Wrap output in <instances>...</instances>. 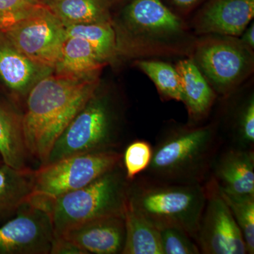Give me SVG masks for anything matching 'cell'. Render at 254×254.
<instances>
[{
  "mask_svg": "<svg viewBox=\"0 0 254 254\" xmlns=\"http://www.w3.org/2000/svg\"><path fill=\"white\" fill-rule=\"evenodd\" d=\"M124 217L126 237L122 254H163L156 227L127 203Z\"/></svg>",
  "mask_w": 254,
  "mask_h": 254,
  "instance_id": "cell-19",
  "label": "cell"
},
{
  "mask_svg": "<svg viewBox=\"0 0 254 254\" xmlns=\"http://www.w3.org/2000/svg\"><path fill=\"white\" fill-rule=\"evenodd\" d=\"M136 65L153 81L163 98L183 101L181 81L175 67L155 60H140Z\"/></svg>",
  "mask_w": 254,
  "mask_h": 254,
  "instance_id": "cell-23",
  "label": "cell"
},
{
  "mask_svg": "<svg viewBox=\"0 0 254 254\" xmlns=\"http://www.w3.org/2000/svg\"><path fill=\"white\" fill-rule=\"evenodd\" d=\"M45 6L40 0H0V33H4Z\"/></svg>",
  "mask_w": 254,
  "mask_h": 254,
  "instance_id": "cell-26",
  "label": "cell"
},
{
  "mask_svg": "<svg viewBox=\"0 0 254 254\" xmlns=\"http://www.w3.org/2000/svg\"><path fill=\"white\" fill-rule=\"evenodd\" d=\"M163 254H199V247L186 232L177 227L159 230Z\"/></svg>",
  "mask_w": 254,
  "mask_h": 254,
  "instance_id": "cell-28",
  "label": "cell"
},
{
  "mask_svg": "<svg viewBox=\"0 0 254 254\" xmlns=\"http://www.w3.org/2000/svg\"><path fill=\"white\" fill-rule=\"evenodd\" d=\"M44 3L64 26L110 23L108 0H46Z\"/></svg>",
  "mask_w": 254,
  "mask_h": 254,
  "instance_id": "cell-18",
  "label": "cell"
},
{
  "mask_svg": "<svg viewBox=\"0 0 254 254\" xmlns=\"http://www.w3.org/2000/svg\"><path fill=\"white\" fill-rule=\"evenodd\" d=\"M222 145L217 123L172 128L153 147L151 161L142 175L174 183L204 185Z\"/></svg>",
  "mask_w": 254,
  "mask_h": 254,
  "instance_id": "cell-2",
  "label": "cell"
},
{
  "mask_svg": "<svg viewBox=\"0 0 254 254\" xmlns=\"http://www.w3.org/2000/svg\"><path fill=\"white\" fill-rule=\"evenodd\" d=\"M98 88L95 76L58 73L37 82L27 99L23 129L30 156L41 165L58 137Z\"/></svg>",
  "mask_w": 254,
  "mask_h": 254,
  "instance_id": "cell-1",
  "label": "cell"
},
{
  "mask_svg": "<svg viewBox=\"0 0 254 254\" xmlns=\"http://www.w3.org/2000/svg\"><path fill=\"white\" fill-rule=\"evenodd\" d=\"M97 90L58 137L44 165L71 155L117 150L118 115L110 97Z\"/></svg>",
  "mask_w": 254,
  "mask_h": 254,
  "instance_id": "cell-6",
  "label": "cell"
},
{
  "mask_svg": "<svg viewBox=\"0 0 254 254\" xmlns=\"http://www.w3.org/2000/svg\"><path fill=\"white\" fill-rule=\"evenodd\" d=\"M33 172L0 165V221L14 216L29 200L33 188Z\"/></svg>",
  "mask_w": 254,
  "mask_h": 254,
  "instance_id": "cell-16",
  "label": "cell"
},
{
  "mask_svg": "<svg viewBox=\"0 0 254 254\" xmlns=\"http://www.w3.org/2000/svg\"><path fill=\"white\" fill-rule=\"evenodd\" d=\"M103 61L91 45L82 38H66L61 58L55 66L57 72L77 76H95L103 67Z\"/></svg>",
  "mask_w": 254,
  "mask_h": 254,
  "instance_id": "cell-20",
  "label": "cell"
},
{
  "mask_svg": "<svg viewBox=\"0 0 254 254\" xmlns=\"http://www.w3.org/2000/svg\"><path fill=\"white\" fill-rule=\"evenodd\" d=\"M153 147L144 140H136L127 145L123 155V164L128 181L141 175L149 166Z\"/></svg>",
  "mask_w": 254,
  "mask_h": 254,
  "instance_id": "cell-27",
  "label": "cell"
},
{
  "mask_svg": "<svg viewBox=\"0 0 254 254\" xmlns=\"http://www.w3.org/2000/svg\"><path fill=\"white\" fill-rule=\"evenodd\" d=\"M191 60L215 93L230 95L252 74L254 53L236 37L204 35L195 43Z\"/></svg>",
  "mask_w": 254,
  "mask_h": 254,
  "instance_id": "cell-7",
  "label": "cell"
},
{
  "mask_svg": "<svg viewBox=\"0 0 254 254\" xmlns=\"http://www.w3.org/2000/svg\"><path fill=\"white\" fill-rule=\"evenodd\" d=\"M41 68L46 67L33 63L13 46L0 48V76L13 91L27 89Z\"/></svg>",
  "mask_w": 254,
  "mask_h": 254,
  "instance_id": "cell-21",
  "label": "cell"
},
{
  "mask_svg": "<svg viewBox=\"0 0 254 254\" xmlns=\"http://www.w3.org/2000/svg\"><path fill=\"white\" fill-rule=\"evenodd\" d=\"M167 7L177 15L185 16L199 7L206 0H161Z\"/></svg>",
  "mask_w": 254,
  "mask_h": 254,
  "instance_id": "cell-29",
  "label": "cell"
},
{
  "mask_svg": "<svg viewBox=\"0 0 254 254\" xmlns=\"http://www.w3.org/2000/svg\"><path fill=\"white\" fill-rule=\"evenodd\" d=\"M123 153L102 150L66 157L41 165L33 172V188L28 203L48 212L62 195L83 188L123 162Z\"/></svg>",
  "mask_w": 254,
  "mask_h": 254,
  "instance_id": "cell-5",
  "label": "cell"
},
{
  "mask_svg": "<svg viewBox=\"0 0 254 254\" xmlns=\"http://www.w3.org/2000/svg\"><path fill=\"white\" fill-rule=\"evenodd\" d=\"M241 41L252 49L254 48V24L252 23L248 28H246L245 31L242 34Z\"/></svg>",
  "mask_w": 254,
  "mask_h": 254,
  "instance_id": "cell-31",
  "label": "cell"
},
{
  "mask_svg": "<svg viewBox=\"0 0 254 254\" xmlns=\"http://www.w3.org/2000/svg\"><path fill=\"white\" fill-rule=\"evenodd\" d=\"M23 118L0 105V157L3 163L16 170L27 167L28 153L23 129Z\"/></svg>",
  "mask_w": 254,
  "mask_h": 254,
  "instance_id": "cell-17",
  "label": "cell"
},
{
  "mask_svg": "<svg viewBox=\"0 0 254 254\" xmlns=\"http://www.w3.org/2000/svg\"><path fill=\"white\" fill-rule=\"evenodd\" d=\"M205 200V185L161 181L141 174L129 181L127 203L158 230L177 227L195 241Z\"/></svg>",
  "mask_w": 254,
  "mask_h": 254,
  "instance_id": "cell-3",
  "label": "cell"
},
{
  "mask_svg": "<svg viewBox=\"0 0 254 254\" xmlns=\"http://www.w3.org/2000/svg\"><path fill=\"white\" fill-rule=\"evenodd\" d=\"M254 16V0H206L193 19L195 33L242 36Z\"/></svg>",
  "mask_w": 254,
  "mask_h": 254,
  "instance_id": "cell-12",
  "label": "cell"
},
{
  "mask_svg": "<svg viewBox=\"0 0 254 254\" xmlns=\"http://www.w3.org/2000/svg\"><path fill=\"white\" fill-rule=\"evenodd\" d=\"M40 1H43V2L44 3V1H46V0H40Z\"/></svg>",
  "mask_w": 254,
  "mask_h": 254,
  "instance_id": "cell-32",
  "label": "cell"
},
{
  "mask_svg": "<svg viewBox=\"0 0 254 254\" xmlns=\"http://www.w3.org/2000/svg\"><path fill=\"white\" fill-rule=\"evenodd\" d=\"M210 178L222 191L254 195V150L222 145L212 165Z\"/></svg>",
  "mask_w": 254,
  "mask_h": 254,
  "instance_id": "cell-14",
  "label": "cell"
},
{
  "mask_svg": "<svg viewBox=\"0 0 254 254\" xmlns=\"http://www.w3.org/2000/svg\"><path fill=\"white\" fill-rule=\"evenodd\" d=\"M53 239L50 213L26 202L0 227V254H50Z\"/></svg>",
  "mask_w": 254,
  "mask_h": 254,
  "instance_id": "cell-11",
  "label": "cell"
},
{
  "mask_svg": "<svg viewBox=\"0 0 254 254\" xmlns=\"http://www.w3.org/2000/svg\"><path fill=\"white\" fill-rule=\"evenodd\" d=\"M218 190L240 227L247 254H254V195L235 194Z\"/></svg>",
  "mask_w": 254,
  "mask_h": 254,
  "instance_id": "cell-24",
  "label": "cell"
},
{
  "mask_svg": "<svg viewBox=\"0 0 254 254\" xmlns=\"http://www.w3.org/2000/svg\"><path fill=\"white\" fill-rule=\"evenodd\" d=\"M0 158H1V157H0ZM3 163H1V162H0V165H1V164H2Z\"/></svg>",
  "mask_w": 254,
  "mask_h": 254,
  "instance_id": "cell-33",
  "label": "cell"
},
{
  "mask_svg": "<svg viewBox=\"0 0 254 254\" xmlns=\"http://www.w3.org/2000/svg\"><path fill=\"white\" fill-rule=\"evenodd\" d=\"M50 254H86L77 245L64 237H54Z\"/></svg>",
  "mask_w": 254,
  "mask_h": 254,
  "instance_id": "cell-30",
  "label": "cell"
},
{
  "mask_svg": "<svg viewBox=\"0 0 254 254\" xmlns=\"http://www.w3.org/2000/svg\"><path fill=\"white\" fill-rule=\"evenodd\" d=\"M4 34L11 46L46 68L55 67L66 40L64 26L46 5Z\"/></svg>",
  "mask_w": 254,
  "mask_h": 254,
  "instance_id": "cell-9",
  "label": "cell"
},
{
  "mask_svg": "<svg viewBox=\"0 0 254 254\" xmlns=\"http://www.w3.org/2000/svg\"><path fill=\"white\" fill-rule=\"evenodd\" d=\"M204 185L206 200L195 240L200 254H247L240 227L216 184L209 178Z\"/></svg>",
  "mask_w": 254,
  "mask_h": 254,
  "instance_id": "cell-10",
  "label": "cell"
},
{
  "mask_svg": "<svg viewBox=\"0 0 254 254\" xmlns=\"http://www.w3.org/2000/svg\"><path fill=\"white\" fill-rule=\"evenodd\" d=\"M123 20L133 47L143 56L178 52L187 37L183 20L161 0H130Z\"/></svg>",
  "mask_w": 254,
  "mask_h": 254,
  "instance_id": "cell-8",
  "label": "cell"
},
{
  "mask_svg": "<svg viewBox=\"0 0 254 254\" xmlns=\"http://www.w3.org/2000/svg\"><path fill=\"white\" fill-rule=\"evenodd\" d=\"M230 145L244 149L254 150V98L250 95L241 105L234 121Z\"/></svg>",
  "mask_w": 254,
  "mask_h": 254,
  "instance_id": "cell-25",
  "label": "cell"
},
{
  "mask_svg": "<svg viewBox=\"0 0 254 254\" xmlns=\"http://www.w3.org/2000/svg\"><path fill=\"white\" fill-rule=\"evenodd\" d=\"M175 68L180 75L182 102L186 105L190 125H198L208 116L217 94L191 59L180 60Z\"/></svg>",
  "mask_w": 254,
  "mask_h": 254,
  "instance_id": "cell-15",
  "label": "cell"
},
{
  "mask_svg": "<svg viewBox=\"0 0 254 254\" xmlns=\"http://www.w3.org/2000/svg\"><path fill=\"white\" fill-rule=\"evenodd\" d=\"M66 38H82L88 42L105 62L116 53V33L110 23H84L64 26Z\"/></svg>",
  "mask_w": 254,
  "mask_h": 254,
  "instance_id": "cell-22",
  "label": "cell"
},
{
  "mask_svg": "<svg viewBox=\"0 0 254 254\" xmlns=\"http://www.w3.org/2000/svg\"><path fill=\"white\" fill-rule=\"evenodd\" d=\"M63 237L86 254H122L126 237L125 217L112 215L83 222Z\"/></svg>",
  "mask_w": 254,
  "mask_h": 254,
  "instance_id": "cell-13",
  "label": "cell"
},
{
  "mask_svg": "<svg viewBox=\"0 0 254 254\" xmlns=\"http://www.w3.org/2000/svg\"><path fill=\"white\" fill-rule=\"evenodd\" d=\"M128 185L122 162L89 185L53 200L48 212L54 237L94 219L124 215Z\"/></svg>",
  "mask_w": 254,
  "mask_h": 254,
  "instance_id": "cell-4",
  "label": "cell"
}]
</instances>
